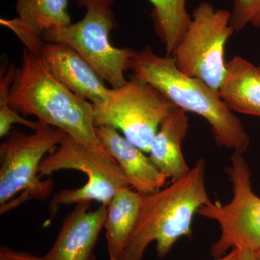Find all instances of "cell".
I'll list each match as a JSON object with an SVG mask.
<instances>
[{
    "label": "cell",
    "instance_id": "obj_21",
    "mask_svg": "<svg viewBox=\"0 0 260 260\" xmlns=\"http://www.w3.org/2000/svg\"><path fill=\"white\" fill-rule=\"evenodd\" d=\"M239 255V249H234L227 254L218 260H238Z\"/></svg>",
    "mask_w": 260,
    "mask_h": 260
},
{
    "label": "cell",
    "instance_id": "obj_14",
    "mask_svg": "<svg viewBox=\"0 0 260 260\" xmlns=\"http://www.w3.org/2000/svg\"><path fill=\"white\" fill-rule=\"evenodd\" d=\"M189 128L186 112L177 108L162 121L152 141L149 157L167 179L176 180L190 171L181 148Z\"/></svg>",
    "mask_w": 260,
    "mask_h": 260
},
{
    "label": "cell",
    "instance_id": "obj_15",
    "mask_svg": "<svg viewBox=\"0 0 260 260\" xmlns=\"http://www.w3.org/2000/svg\"><path fill=\"white\" fill-rule=\"evenodd\" d=\"M219 94L232 112L260 117V67L234 56L227 62Z\"/></svg>",
    "mask_w": 260,
    "mask_h": 260
},
{
    "label": "cell",
    "instance_id": "obj_13",
    "mask_svg": "<svg viewBox=\"0 0 260 260\" xmlns=\"http://www.w3.org/2000/svg\"><path fill=\"white\" fill-rule=\"evenodd\" d=\"M102 146L125 174L132 189L141 194L156 192L165 186L167 177L144 152L130 143L115 128L95 126Z\"/></svg>",
    "mask_w": 260,
    "mask_h": 260
},
{
    "label": "cell",
    "instance_id": "obj_22",
    "mask_svg": "<svg viewBox=\"0 0 260 260\" xmlns=\"http://www.w3.org/2000/svg\"><path fill=\"white\" fill-rule=\"evenodd\" d=\"M255 253V255L256 258H257L258 260H260V249L259 250L256 251Z\"/></svg>",
    "mask_w": 260,
    "mask_h": 260
},
{
    "label": "cell",
    "instance_id": "obj_6",
    "mask_svg": "<svg viewBox=\"0 0 260 260\" xmlns=\"http://www.w3.org/2000/svg\"><path fill=\"white\" fill-rule=\"evenodd\" d=\"M114 0H77L86 8L80 21L44 38V42L59 43L76 51L112 88L125 85V73L131 68L135 51L117 48L110 42V34L118 28L113 10Z\"/></svg>",
    "mask_w": 260,
    "mask_h": 260
},
{
    "label": "cell",
    "instance_id": "obj_16",
    "mask_svg": "<svg viewBox=\"0 0 260 260\" xmlns=\"http://www.w3.org/2000/svg\"><path fill=\"white\" fill-rule=\"evenodd\" d=\"M142 194L131 187L118 191L107 206L106 230L109 257L122 259L139 216Z\"/></svg>",
    "mask_w": 260,
    "mask_h": 260
},
{
    "label": "cell",
    "instance_id": "obj_2",
    "mask_svg": "<svg viewBox=\"0 0 260 260\" xmlns=\"http://www.w3.org/2000/svg\"><path fill=\"white\" fill-rule=\"evenodd\" d=\"M130 70L133 77L156 88L176 107L208 121L219 147L241 154L247 150L250 138L218 92L183 73L172 56L158 55L146 47L135 51Z\"/></svg>",
    "mask_w": 260,
    "mask_h": 260
},
{
    "label": "cell",
    "instance_id": "obj_8",
    "mask_svg": "<svg viewBox=\"0 0 260 260\" xmlns=\"http://www.w3.org/2000/svg\"><path fill=\"white\" fill-rule=\"evenodd\" d=\"M93 107L95 126L115 128L145 153L162 121L177 109L156 88L133 76Z\"/></svg>",
    "mask_w": 260,
    "mask_h": 260
},
{
    "label": "cell",
    "instance_id": "obj_11",
    "mask_svg": "<svg viewBox=\"0 0 260 260\" xmlns=\"http://www.w3.org/2000/svg\"><path fill=\"white\" fill-rule=\"evenodd\" d=\"M107 215V205L90 210V203L75 205L68 213L54 244L42 260H96L94 248Z\"/></svg>",
    "mask_w": 260,
    "mask_h": 260
},
{
    "label": "cell",
    "instance_id": "obj_17",
    "mask_svg": "<svg viewBox=\"0 0 260 260\" xmlns=\"http://www.w3.org/2000/svg\"><path fill=\"white\" fill-rule=\"evenodd\" d=\"M153 5L151 16L154 29L165 48L166 54L172 56L191 21L186 10V0H149Z\"/></svg>",
    "mask_w": 260,
    "mask_h": 260
},
{
    "label": "cell",
    "instance_id": "obj_3",
    "mask_svg": "<svg viewBox=\"0 0 260 260\" xmlns=\"http://www.w3.org/2000/svg\"><path fill=\"white\" fill-rule=\"evenodd\" d=\"M205 170V160L199 159L184 177L156 192L142 194L138 221L121 260H142L153 242L158 257H164L180 238L190 237L195 214L211 201Z\"/></svg>",
    "mask_w": 260,
    "mask_h": 260
},
{
    "label": "cell",
    "instance_id": "obj_5",
    "mask_svg": "<svg viewBox=\"0 0 260 260\" xmlns=\"http://www.w3.org/2000/svg\"><path fill=\"white\" fill-rule=\"evenodd\" d=\"M64 169L80 171L88 181L81 187L64 189L51 198L48 207L51 218L63 205L97 201L108 206L118 191L131 187L122 169L107 152L94 151L69 135L43 159L38 172L42 177Z\"/></svg>",
    "mask_w": 260,
    "mask_h": 260
},
{
    "label": "cell",
    "instance_id": "obj_18",
    "mask_svg": "<svg viewBox=\"0 0 260 260\" xmlns=\"http://www.w3.org/2000/svg\"><path fill=\"white\" fill-rule=\"evenodd\" d=\"M231 24L234 32L248 25L260 28V0H233Z\"/></svg>",
    "mask_w": 260,
    "mask_h": 260
},
{
    "label": "cell",
    "instance_id": "obj_19",
    "mask_svg": "<svg viewBox=\"0 0 260 260\" xmlns=\"http://www.w3.org/2000/svg\"><path fill=\"white\" fill-rule=\"evenodd\" d=\"M0 260H42L41 256L24 251H17L8 246H3L0 249Z\"/></svg>",
    "mask_w": 260,
    "mask_h": 260
},
{
    "label": "cell",
    "instance_id": "obj_12",
    "mask_svg": "<svg viewBox=\"0 0 260 260\" xmlns=\"http://www.w3.org/2000/svg\"><path fill=\"white\" fill-rule=\"evenodd\" d=\"M39 56L56 79L75 95L93 105L107 100L111 89L106 86L105 80L71 47L47 42Z\"/></svg>",
    "mask_w": 260,
    "mask_h": 260
},
{
    "label": "cell",
    "instance_id": "obj_10",
    "mask_svg": "<svg viewBox=\"0 0 260 260\" xmlns=\"http://www.w3.org/2000/svg\"><path fill=\"white\" fill-rule=\"evenodd\" d=\"M69 0H17L18 16L1 18L2 26L18 38L25 49L39 56L45 44L44 38L71 24L68 13Z\"/></svg>",
    "mask_w": 260,
    "mask_h": 260
},
{
    "label": "cell",
    "instance_id": "obj_23",
    "mask_svg": "<svg viewBox=\"0 0 260 260\" xmlns=\"http://www.w3.org/2000/svg\"><path fill=\"white\" fill-rule=\"evenodd\" d=\"M109 260H121V259H118V258L112 257V256H111V257H109Z\"/></svg>",
    "mask_w": 260,
    "mask_h": 260
},
{
    "label": "cell",
    "instance_id": "obj_9",
    "mask_svg": "<svg viewBox=\"0 0 260 260\" xmlns=\"http://www.w3.org/2000/svg\"><path fill=\"white\" fill-rule=\"evenodd\" d=\"M234 32L230 11L216 9L206 2L200 3L172 56L183 73L219 93L226 73L225 47Z\"/></svg>",
    "mask_w": 260,
    "mask_h": 260
},
{
    "label": "cell",
    "instance_id": "obj_7",
    "mask_svg": "<svg viewBox=\"0 0 260 260\" xmlns=\"http://www.w3.org/2000/svg\"><path fill=\"white\" fill-rule=\"evenodd\" d=\"M230 161L225 170L232 184V199L225 205L210 201L198 211L219 224L220 238L210 249L217 259L234 249H260V197L251 187L252 171L243 154L234 152Z\"/></svg>",
    "mask_w": 260,
    "mask_h": 260
},
{
    "label": "cell",
    "instance_id": "obj_4",
    "mask_svg": "<svg viewBox=\"0 0 260 260\" xmlns=\"http://www.w3.org/2000/svg\"><path fill=\"white\" fill-rule=\"evenodd\" d=\"M34 133L11 131L0 145V213L30 199L46 200L54 181L39 179V165L46 154L60 145L67 133L44 124Z\"/></svg>",
    "mask_w": 260,
    "mask_h": 260
},
{
    "label": "cell",
    "instance_id": "obj_1",
    "mask_svg": "<svg viewBox=\"0 0 260 260\" xmlns=\"http://www.w3.org/2000/svg\"><path fill=\"white\" fill-rule=\"evenodd\" d=\"M13 109L60 129L94 151L107 153L95 133L93 104L75 95L49 71L40 56L25 49L20 68L0 75V112Z\"/></svg>",
    "mask_w": 260,
    "mask_h": 260
},
{
    "label": "cell",
    "instance_id": "obj_20",
    "mask_svg": "<svg viewBox=\"0 0 260 260\" xmlns=\"http://www.w3.org/2000/svg\"><path fill=\"white\" fill-rule=\"evenodd\" d=\"M238 260H258L254 251L248 249H239V259Z\"/></svg>",
    "mask_w": 260,
    "mask_h": 260
}]
</instances>
